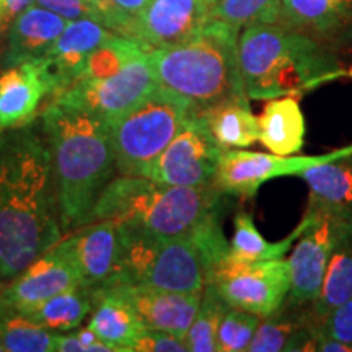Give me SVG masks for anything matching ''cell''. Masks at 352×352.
<instances>
[{"mask_svg": "<svg viewBox=\"0 0 352 352\" xmlns=\"http://www.w3.org/2000/svg\"><path fill=\"white\" fill-rule=\"evenodd\" d=\"M259 321L258 315L228 308L217 331V352H248Z\"/></svg>", "mask_w": 352, "mask_h": 352, "instance_id": "obj_32", "label": "cell"}, {"mask_svg": "<svg viewBox=\"0 0 352 352\" xmlns=\"http://www.w3.org/2000/svg\"><path fill=\"white\" fill-rule=\"evenodd\" d=\"M223 195L209 186H165L145 176L121 175L104 186L90 223L109 219L158 239L192 236L219 215Z\"/></svg>", "mask_w": 352, "mask_h": 352, "instance_id": "obj_4", "label": "cell"}, {"mask_svg": "<svg viewBox=\"0 0 352 352\" xmlns=\"http://www.w3.org/2000/svg\"><path fill=\"white\" fill-rule=\"evenodd\" d=\"M91 308H94L91 290L83 285H77V287L52 296L34 307L33 310L23 311V314L28 315L34 323L41 324L43 328L52 333H65L80 327L87 315L91 314Z\"/></svg>", "mask_w": 352, "mask_h": 352, "instance_id": "obj_28", "label": "cell"}, {"mask_svg": "<svg viewBox=\"0 0 352 352\" xmlns=\"http://www.w3.org/2000/svg\"><path fill=\"white\" fill-rule=\"evenodd\" d=\"M88 2L100 12L103 25L107 26L108 30H111V32L116 34H121V36L131 38L134 20L124 15L120 8L114 6L113 0H88Z\"/></svg>", "mask_w": 352, "mask_h": 352, "instance_id": "obj_36", "label": "cell"}, {"mask_svg": "<svg viewBox=\"0 0 352 352\" xmlns=\"http://www.w3.org/2000/svg\"><path fill=\"white\" fill-rule=\"evenodd\" d=\"M52 250L74 267L80 285L91 292L121 280L120 236L113 220L87 223L67 239H60Z\"/></svg>", "mask_w": 352, "mask_h": 352, "instance_id": "obj_12", "label": "cell"}, {"mask_svg": "<svg viewBox=\"0 0 352 352\" xmlns=\"http://www.w3.org/2000/svg\"><path fill=\"white\" fill-rule=\"evenodd\" d=\"M308 223H310V215L305 214L302 222L287 239L270 243L254 226L253 215L250 212H239L233 219V236L228 241V254L236 259H245V261L280 259L292 248L294 241H297Z\"/></svg>", "mask_w": 352, "mask_h": 352, "instance_id": "obj_27", "label": "cell"}, {"mask_svg": "<svg viewBox=\"0 0 352 352\" xmlns=\"http://www.w3.org/2000/svg\"><path fill=\"white\" fill-rule=\"evenodd\" d=\"M352 155V145L324 155L294 157L243 151V148H227L219 158L212 186L223 196H239L243 199H252L256 196L258 189L264 183L280 176H300L310 166L327 164L338 158Z\"/></svg>", "mask_w": 352, "mask_h": 352, "instance_id": "obj_11", "label": "cell"}, {"mask_svg": "<svg viewBox=\"0 0 352 352\" xmlns=\"http://www.w3.org/2000/svg\"><path fill=\"white\" fill-rule=\"evenodd\" d=\"M63 239L47 140L32 126L0 134V277L12 279Z\"/></svg>", "mask_w": 352, "mask_h": 352, "instance_id": "obj_1", "label": "cell"}, {"mask_svg": "<svg viewBox=\"0 0 352 352\" xmlns=\"http://www.w3.org/2000/svg\"><path fill=\"white\" fill-rule=\"evenodd\" d=\"M239 65L250 100L298 96L347 74L331 47L280 23L241 28Z\"/></svg>", "mask_w": 352, "mask_h": 352, "instance_id": "obj_3", "label": "cell"}, {"mask_svg": "<svg viewBox=\"0 0 352 352\" xmlns=\"http://www.w3.org/2000/svg\"><path fill=\"white\" fill-rule=\"evenodd\" d=\"M228 308L214 287L206 285L201 305L186 333L189 352H217V331Z\"/></svg>", "mask_w": 352, "mask_h": 352, "instance_id": "obj_30", "label": "cell"}, {"mask_svg": "<svg viewBox=\"0 0 352 352\" xmlns=\"http://www.w3.org/2000/svg\"><path fill=\"white\" fill-rule=\"evenodd\" d=\"M114 34L100 21L70 20L51 50L36 59L50 87V100L80 78L88 56Z\"/></svg>", "mask_w": 352, "mask_h": 352, "instance_id": "obj_15", "label": "cell"}, {"mask_svg": "<svg viewBox=\"0 0 352 352\" xmlns=\"http://www.w3.org/2000/svg\"><path fill=\"white\" fill-rule=\"evenodd\" d=\"M259 121V139L264 148L277 155H296L305 144V118L297 96L267 100Z\"/></svg>", "mask_w": 352, "mask_h": 352, "instance_id": "obj_23", "label": "cell"}, {"mask_svg": "<svg viewBox=\"0 0 352 352\" xmlns=\"http://www.w3.org/2000/svg\"><path fill=\"white\" fill-rule=\"evenodd\" d=\"M308 186V208L352 230V155L310 166L300 175Z\"/></svg>", "mask_w": 352, "mask_h": 352, "instance_id": "obj_20", "label": "cell"}, {"mask_svg": "<svg viewBox=\"0 0 352 352\" xmlns=\"http://www.w3.org/2000/svg\"><path fill=\"white\" fill-rule=\"evenodd\" d=\"M280 25L328 47L352 43V0H283Z\"/></svg>", "mask_w": 352, "mask_h": 352, "instance_id": "obj_18", "label": "cell"}, {"mask_svg": "<svg viewBox=\"0 0 352 352\" xmlns=\"http://www.w3.org/2000/svg\"><path fill=\"white\" fill-rule=\"evenodd\" d=\"M33 2L34 0H6L2 19H0V36L10 28L20 13H23L26 8L33 6Z\"/></svg>", "mask_w": 352, "mask_h": 352, "instance_id": "obj_37", "label": "cell"}, {"mask_svg": "<svg viewBox=\"0 0 352 352\" xmlns=\"http://www.w3.org/2000/svg\"><path fill=\"white\" fill-rule=\"evenodd\" d=\"M94 308L88 327L100 340L120 347L121 352H132V344L145 327L129 303L109 289L91 292Z\"/></svg>", "mask_w": 352, "mask_h": 352, "instance_id": "obj_25", "label": "cell"}, {"mask_svg": "<svg viewBox=\"0 0 352 352\" xmlns=\"http://www.w3.org/2000/svg\"><path fill=\"white\" fill-rule=\"evenodd\" d=\"M210 134L223 151L248 148L259 139V121L246 95L233 96L204 109H197Z\"/></svg>", "mask_w": 352, "mask_h": 352, "instance_id": "obj_24", "label": "cell"}, {"mask_svg": "<svg viewBox=\"0 0 352 352\" xmlns=\"http://www.w3.org/2000/svg\"><path fill=\"white\" fill-rule=\"evenodd\" d=\"M215 0H148L135 16L131 38L148 51L192 38L215 20Z\"/></svg>", "mask_w": 352, "mask_h": 352, "instance_id": "obj_14", "label": "cell"}, {"mask_svg": "<svg viewBox=\"0 0 352 352\" xmlns=\"http://www.w3.org/2000/svg\"><path fill=\"white\" fill-rule=\"evenodd\" d=\"M54 171L63 232L90 223L91 210L116 164L108 122L67 104L47 101L41 114Z\"/></svg>", "mask_w": 352, "mask_h": 352, "instance_id": "obj_2", "label": "cell"}, {"mask_svg": "<svg viewBox=\"0 0 352 352\" xmlns=\"http://www.w3.org/2000/svg\"><path fill=\"white\" fill-rule=\"evenodd\" d=\"M192 109L191 101L158 85L129 111L109 122L116 170L121 175L144 176Z\"/></svg>", "mask_w": 352, "mask_h": 352, "instance_id": "obj_7", "label": "cell"}, {"mask_svg": "<svg viewBox=\"0 0 352 352\" xmlns=\"http://www.w3.org/2000/svg\"><path fill=\"white\" fill-rule=\"evenodd\" d=\"M116 228L120 236V283L145 284L171 292H204L208 266L191 236L158 239L127 226Z\"/></svg>", "mask_w": 352, "mask_h": 352, "instance_id": "obj_6", "label": "cell"}, {"mask_svg": "<svg viewBox=\"0 0 352 352\" xmlns=\"http://www.w3.org/2000/svg\"><path fill=\"white\" fill-rule=\"evenodd\" d=\"M0 279H2V277H0ZM0 294H2V292H0Z\"/></svg>", "mask_w": 352, "mask_h": 352, "instance_id": "obj_42", "label": "cell"}, {"mask_svg": "<svg viewBox=\"0 0 352 352\" xmlns=\"http://www.w3.org/2000/svg\"><path fill=\"white\" fill-rule=\"evenodd\" d=\"M214 16L236 28L283 20V0H215Z\"/></svg>", "mask_w": 352, "mask_h": 352, "instance_id": "obj_31", "label": "cell"}, {"mask_svg": "<svg viewBox=\"0 0 352 352\" xmlns=\"http://www.w3.org/2000/svg\"><path fill=\"white\" fill-rule=\"evenodd\" d=\"M50 87L38 60L8 67L0 74V134L30 126Z\"/></svg>", "mask_w": 352, "mask_h": 352, "instance_id": "obj_19", "label": "cell"}, {"mask_svg": "<svg viewBox=\"0 0 352 352\" xmlns=\"http://www.w3.org/2000/svg\"><path fill=\"white\" fill-rule=\"evenodd\" d=\"M240 28L212 20L184 43L148 51L157 83L204 109L246 95L239 65Z\"/></svg>", "mask_w": 352, "mask_h": 352, "instance_id": "obj_5", "label": "cell"}, {"mask_svg": "<svg viewBox=\"0 0 352 352\" xmlns=\"http://www.w3.org/2000/svg\"><path fill=\"white\" fill-rule=\"evenodd\" d=\"M158 87L148 50L140 51L111 77L72 83L51 101L87 111L107 121L120 118Z\"/></svg>", "mask_w": 352, "mask_h": 352, "instance_id": "obj_9", "label": "cell"}, {"mask_svg": "<svg viewBox=\"0 0 352 352\" xmlns=\"http://www.w3.org/2000/svg\"><path fill=\"white\" fill-rule=\"evenodd\" d=\"M54 347L57 352H83V346L77 334H54Z\"/></svg>", "mask_w": 352, "mask_h": 352, "instance_id": "obj_38", "label": "cell"}, {"mask_svg": "<svg viewBox=\"0 0 352 352\" xmlns=\"http://www.w3.org/2000/svg\"><path fill=\"white\" fill-rule=\"evenodd\" d=\"M107 289L116 292L134 308L145 328L162 329L183 338H186L202 298V294L171 292L135 283H118Z\"/></svg>", "mask_w": 352, "mask_h": 352, "instance_id": "obj_16", "label": "cell"}, {"mask_svg": "<svg viewBox=\"0 0 352 352\" xmlns=\"http://www.w3.org/2000/svg\"><path fill=\"white\" fill-rule=\"evenodd\" d=\"M6 351V347H3V344H2V341H0V352H3Z\"/></svg>", "mask_w": 352, "mask_h": 352, "instance_id": "obj_41", "label": "cell"}, {"mask_svg": "<svg viewBox=\"0 0 352 352\" xmlns=\"http://www.w3.org/2000/svg\"><path fill=\"white\" fill-rule=\"evenodd\" d=\"M315 318L310 307L284 305L259 321L248 352H311Z\"/></svg>", "mask_w": 352, "mask_h": 352, "instance_id": "obj_21", "label": "cell"}, {"mask_svg": "<svg viewBox=\"0 0 352 352\" xmlns=\"http://www.w3.org/2000/svg\"><path fill=\"white\" fill-rule=\"evenodd\" d=\"M77 285H80V280L74 267L51 248L12 277V283L0 294V303L28 311L52 296Z\"/></svg>", "mask_w": 352, "mask_h": 352, "instance_id": "obj_17", "label": "cell"}, {"mask_svg": "<svg viewBox=\"0 0 352 352\" xmlns=\"http://www.w3.org/2000/svg\"><path fill=\"white\" fill-rule=\"evenodd\" d=\"M3 6H6V0H0V19H2V13H3Z\"/></svg>", "mask_w": 352, "mask_h": 352, "instance_id": "obj_40", "label": "cell"}, {"mask_svg": "<svg viewBox=\"0 0 352 352\" xmlns=\"http://www.w3.org/2000/svg\"><path fill=\"white\" fill-rule=\"evenodd\" d=\"M352 297V230L341 227L329 258L323 283L310 311L314 318H321Z\"/></svg>", "mask_w": 352, "mask_h": 352, "instance_id": "obj_26", "label": "cell"}, {"mask_svg": "<svg viewBox=\"0 0 352 352\" xmlns=\"http://www.w3.org/2000/svg\"><path fill=\"white\" fill-rule=\"evenodd\" d=\"M315 327L327 336L352 347V297L328 315L315 318Z\"/></svg>", "mask_w": 352, "mask_h": 352, "instance_id": "obj_33", "label": "cell"}, {"mask_svg": "<svg viewBox=\"0 0 352 352\" xmlns=\"http://www.w3.org/2000/svg\"><path fill=\"white\" fill-rule=\"evenodd\" d=\"M206 285L214 287L228 307L264 318L279 310L289 297L287 259L245 261L227 253L209 270Z\"/></svg>", "mask_w": 352, "mask_h": 352, "instance_id": "obj_8", "label": "cell"}, {"mask_svg": "<svg viewBox=\"0 0 352 352\" xmlns=\"http://www.w3.org/2000/svg\"><path fill=\"white\" fill-rule=\"evenodd\" d=\"M34 2H36V6L47 8V10L57 13L69 21L90 19L103 25L100 12L88 0H34Z\"/></svg>", "mask_w": 352, "mask_h": 352, "instance_id": "obj_35", "label": "cell"}, {"mask_svg": "<svg viewBox=\"0 0 352 352\" xmlns=\"http://www.w3.org/2000/svg\"><path fill=\"white\" fill-rule=\"evenodd\" d=\"M67 21L47 8L39 6L28 7L10 26L3 64L13 67L43 57L64 32Z\"/></svg>", "mask_w": 352, "mask_h": 352, "instance_id": "obj_22", "label": "cell"}, {"mask_svg": "<svg viewBox=\"0 0 352 352\" xmlns=\"http://www.w3.org/2000/svg\"><path fill=\"white\" fill-rule=\"evenodd\" d=\"M113 3L120 8L124 15H127L132 20H135V16L147 7L148 0H113Z\"/></svg>", "mask_w": 352, "mask_h": 352, "instance_id": "obj_39", "label": "cell"}, {"mask_svg": "<svg viewBox=\"0 0 352 352\" xmlns=\"http://www.w3.org/2000/svg\"><path fill=\"white\" fill-rule=\"evenodd\" d=\"M310 223L300 233L287 259L290 290L287 302L294 307H311L320 294L331 252L341 227L327 215L307 209Z\"/></svg>", "mask_w": 352, "mask_h": 352, "instance_id": "obj_13", "label": "cell"}, {"mask_svg": "<svg viewBox=\"0 0 352 352\" xmlns=\"http://www.w3.org/2000/svg\"><path fill=\"white\" fill-rule=\"evenodd\" d=\"M222 152L204 118L195 108L144 176L165 186H209Z\"/></svg>", "mask_w": 352, "mask_h": 352, "instance_id": "obj_10", "label": "cell"}, {"mask_svg": "<svg viewBox=\"0 0 352 352\" xmlns=\"http://www.w3.org/2000/svg\"><path fill=\"white\" fill-rule=\"evenodd\" d=\"M0 341L8 352H54V334L28 315L0 303Z\"/></svg>", "mask_w": 352, "mask_h": 352, "instance_id": "obj_29", "label": "cell"}, {"mask_svg": "<svg viewBox=\"0 0 352 352\" xmlns=\"http://www.w3.org/2000/svg\"><path fill=\"white\" fill-rule=\"evenodd\" d=\"M186 338L178 334L162 331V329L145 328L132 344V352H186Z\"/></svg>", "mask_w": 352, "mask_h": 352, "instance_id": "obj_34", "label": "cell"}]
</instances>
